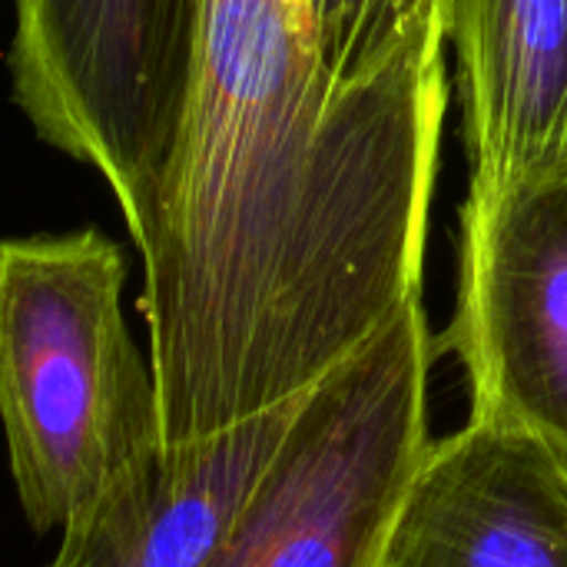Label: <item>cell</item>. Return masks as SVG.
I'll use <instances>...</instances> for the list:
<instances>
[{"mask_svg": "<svg viewBox=\"0 0 567 567\" xmlns=\"http://www.w3.org/2000/svg\"><path fill=\"white\" fill-rule=\"evenodd\" d=\"M435 339L422 299L312 385L206 567H379L429 449Z\"/></svg>", "mask_w": 567, "mask_h": 567, "instance_id": "3957f363", "label": "cell"}, {"mask_svg": "<svg viewBox=\"0 0 567 567\" xmlns=\"http://www.w3.org/2000/svg\"><path fill=\"white\" fill-rule=\"evenodd\" d=\"M379 567H567V458L485 419L429 442Z\"/></svg>", "mask_w": 567, "mask_h": 567, "instance_id": "8992f818", "label": "cell"}, {"mask_svg": "<svg viewBox=\"0 0 567 567\" xmlns=\"http://www.w3.org/2000/svg\"><path fill=\"white\" fill-rule=\"evenodd\" d=\"M196 3L13 0L10 96L47 146L103 179L136 249L186 110Z\"/></svg>", "mask_w": 567, "mask_h": 567, "instance_id": "277c9868", "label": "cell"}, {"mask_svg": "<svg viewBox=\"0 0 567 567\" xmlns=\"http://www.w3.org/2000/svg\"><path fill=\"white\" fill-rule=\"evenodd\" d=\"M332 96L409 166L439 176L452 0H306Z\"/></svg>", "mask_w": 567, "mask_h": 567, "instance_id": "9c48e42d", "label": "cell"}, {"mask_svg": "<svg viewBox=\"0 0 567 567\" xmlns=\"http://www.w3.org/2000/svg\"><path fill=\"white\" fill-rule=\"evenodd\" d=\"M468 186L567 159V0H452Z\"/></svg>", "mask_w": 567, "mask_h": 567, "instance_id": "ba28073f", "label": "cell"}, {"mask_svg": "<svg viewBox=\"0 0 567 567\" xmlns=\"http://www.w3.org/2000/svg\"><path fill=\"white\" fill-rule=\"evenodd\" d=\"M296 402L216 439L153 452L70 515L43 567H206L279 449Z\"/></svg>", "mask_w": 567, "mask_h": 567, "instance_id": "52a82bcc", "label": "cell"}, {"mask_svg": "<svg viewBox=\"0 0 567 567\" xmlns=\"http://www.w3.org/2000/svg\"><path fill=\"white\" fill-rule=\"evenodd\" d=\"M126 252L96 226L0 239V429L23 522L60 532L159 452L150 355L126 312Z\"/></svg>", "mask_w": 567, "mask_h": 567, "instance_id": "7a4b0ae2", "label": "cell"}, {"mask_svg": "<svg viewBox=\"0 0 567 567\" xmlns=\"http://www.w3.org/2000/svg\"><path fill=\"white\" fill-rule=\"evenodd\" d=\"M435 193L332 96L306 0H199L136 249L159 449L292 405L422 299Z\"/></svg>", "mask_w": 567, "mask_h": 567, "instance_id": "6da1fadb", "label": "cell"}, {"mask_svg": "<svg viewBox=\"0 0 567 567\" xmlns=\"http://www.w3.org/2000/svg\"><path fill=\"white\" fill-rule=\"evenodd\" d=\"M445 346L465 365L472 419L567 458V159L468 186Z\"/></svg>", "mask_w": 567, "mask_h": 567, "instance_id": "5b68a950", "label": "cell"}]
</instances>
